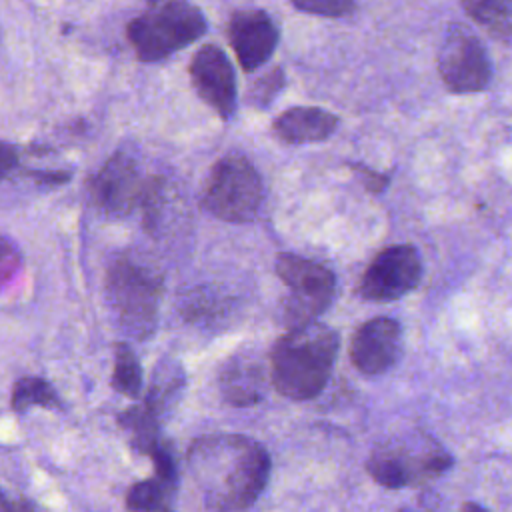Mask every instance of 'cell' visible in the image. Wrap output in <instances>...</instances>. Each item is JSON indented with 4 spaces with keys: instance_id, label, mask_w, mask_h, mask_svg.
<instances>
[{
    "instance_id": "cell-19",
    "label": "cell",
    "mask_w": 512,
    "mask_h": 512,
    "mask_svg": "<svg viewBox=\"0 0 512 512\" xmlns=\"http://www.w3.org/2000/svg\"><path fill=\"white\" fill-rule=\"evenodd\" d=\"M10 404L14 412H24L30 406L60 408V398L48 380L38 376H24L14 384Z\"/></svg>"
},
{
    "instance_id": "cell-24",
    "label": "cell",
    "mask_w": 512,
    "mask_h": 512,
    "mask_svg": "<svg viewBox=\"0 0 512 512\" xmlns=\"http://www.w3.org/2000/svg\"><path fill=\"white\" fill-rule=\"evenodd\" d=\"M18 270H20V252H18V248L6 236H0V290L10 280H14Z\"/></svg>"
},
{
    "instance_id": "cell-14",
    "label": "cell",
    "mask_w": 512,
    "mask_h": 512,
    "mask_svg": "<svg viewBox=\"0 0 512 512\" xmlns=\"http://www.w3.org/2000/svg\"><path fill=\"white\" fill-rule=\"evenodd\" d=\"M218 388L224 400L232 406L258 404L266 388L262 362L252 352H238L230 356L218 372Z\"/></svg>"
},
{
    "instance_id": "cell-28",
    "label": "cell",
    "mask_w": 512,
    "mask_h": 512,
    "mask_svg": "<svg viewBox=\"0 0 512 512\" xmlns=\"http://www.w3.org/2000/svg\"><path fill=\"white\" fill-rule=\"evenodd\" d=\"M32 176H36L40 182H46V184H62L68 180L66 172H34Z\"/></svg>"
},
{
    "instance_id": "cell-22",
    "label": "cell",
    "mask_w": 512,
    "mask_h": 512,
    "mask_svg": "<svg viewBox=\"0 0 512 512\" xmlns=\"http://www.w3.org/2000/svg\"><path fill=\"white\" fill-rule=\"evenodd\" d=\"M292 4L308 14L338 18L354 10V0H292Z\"/></svg>"
},
{
    "instance_id": "cell-23",
    "label": "cell",
    "mask_w": 512,
    "mask_h": 512,
    "mask_svg": "<svg viewBox=\"0 0 512 512\" xmlns=\"http://www.w3.org/2000/svg\"><path fill=\"white\" fill-rule=\"evenodd\" d=\"M148 456L152 458L156 478H160L166 486H170L174 490L178 484V470H176V460H174L170 448L164 446L162 442H158L156 448Z\"/></svg>"
},
{
    "instance_id": "cell-9",
    "label": "cell",
    "mask_w": 512,
    "mask_h": 512,
    "mask_svg": "<svg viewBox=\"0 0 512 512\" xmlns=\"http://www.w3.org/2000/svg\"><path fill=\"white\" fill-rule=\"evenodd\" d=\"M422 278V260L414 246H386L370 262L360 280V294L372 302H390L416 288Z\"/></svg>"
},
{
    "instance_id": "cell-16",
    "label": "cell",
    "mask_w": 512,
    "mask_h": 512,
    "mask_svg": "<svg viewBox=\"0 0 512 512\" xmlns=\"http://www.w3.org/2000/svg\"><path fill=\"white\" fill-rule=\"evenodd\" d=\"M184 370L176 360H160L152 372L144 404L162 418L184 390Z\"/></svg>"
},
{
    "instance_id": "cell-7",
    "label": "cell",
    "mask_w": 512,
    "mask_h": 512,
    "mask_svg": "<svg viewBox=\"0 0 512 512\" xmlns=\"http://www.w3.org/2000/svg\"><path fill=\"white\" fill-rule=\"evenodd\" d=\"M276 274L288 288L284 320L292 328L314 322V318L330 306L336 288V278L330 268L286 252L276 258Z\"/></svg>"
},
{
    "instance_id": "cell-31",
    "label": "cell",
    "mask_w": 512,
    "mask_h": 512,
    "mask_svg": "<svg viewBox=\"0 0 512 512\" xmlns=\"http://www.w3.org/2000/svg\"><path fill=\"white\" fill-rule=\"evenodd\" d=\"M460 512H486L482 506H478V504H472V502H468V504H464L462 506V510Z\"/></svg>"
},
{
    "instance_id": "cell-27",
    "label": "cell",
    "mask_w": 512,
    "mask_h": 512,
    "mask_svg": "<svg viewBox=\"0 0 512 512\" xmlns=\"http://www.w3.org/2000/svg\"><path fill=\"white\" fill-rule=\"evenodd\" d=\"M18 166V150L10 142H0V180Z\"/></svg>"
},
{
    "instance_id": "cell-21",
    "label": "cell",
    "mask_w": 512,
    "mask_h": 512,
    "mask_svg": "<svg viewBox=\"0 0 512 512\" xmlns=\"http://www.w3.org/2000/svg\"><path fill=\"white\" fill-rule=\"evenodd\" d=\"M174 490L160 478L136 482L126 494V508L130 512H158L166 508V500Z\"/></svg>"
},
{
    "instance_id": "cell-11",
    "label": "cell",
    "mask_w": 512,
    "mask_h": 512,
    "mask_svg": "<svg viewBox=\"0 0 512 512\" xmlns=\"http://www.w3.org/2000/svg\"><path fill=\"white\" fill-rule=\"evenodd\" d=\"M190 78L198 96L228 120L236 110L234 70L222 48L214 44L202 46L190 62Z\"/></svg>"
},
{
    "instance_id": "cell-6",
    "label": "cell",
    "mask_w": 512,
    "mask_h": 512,
    "mask_svg": "<svg viewBox=\"0 0 512 512\" xmlns=\"http://www.w3.org/2000/svg\"><path fill=\"white\" fill-rule=\"evenodd\" d=\"M262 198V178L254 164L240 154H228L212 166L202 206L220 220L240 224L256 218Z\"/></svg>"
},
{
    "instance_id": "cell-26",
    "label": "cell",
    "mask_w": 512,
    "mask_h": 512,
    "mask_svg": "<svg viewBox=\"0 0 512 512\" xmlns=\"http://www.w3.org/2000/svg\"><path fill=\"white\" fill-rule=\"evenodd\" d=\"M354 172L362 178V184L370 190V192H382L388 186V176L386 174H378L374 170H368L364 166H352Z\"/></svg>"
},
{
    "instance_id": "cell-13",
    "label": "cell",
    "mask_w": 512,
    "mask_h": 512,
    "mask_svg": "<svg viewBox=\"0 0 512 512\" xmlns=\"http://www.w3.org/2000/svg\"><path fill=\"white\" fill-rule=\"evenodd\" d=\"M228 38L242 70L252 72L266 64L278 46V26L262 10H240L232 16Z\"/></svg>"
},
{
    "instance_id": "cell-12",
    "label": "cell",
    "mask_w": 512,
    "mask_h": 512,
    "mask_svg": "<svg viewBox=\"0 0 512 512\" xmlns=\"http://www.w3.org/2000/svg\"><path fill=\"white\" fill-rule=\"evenodd\" d=\"M348 352L362 374H382L400 358L402 328L392 318H372L356 328Z\"/></svg>"
},
{
    "instance_id": "cell-30",
    "label": "cell",
    "mask_w": 512,
    "mask_h": 512,
    "mask_svg": "<svg viewBox=\"0 0 512 512\" xmlns=\"http://www.w3.org/2000/svg\"><path fill=\"white\" fill-rule=\"evenodd\" d=\"M10 508H12V502L0 490V512H10Z\"/></svg>"
},
{
    "instance_id": "cell-17",
    "label": "cell",
    "mask_w": 512,
    "mask_h": 512,
    "mask_svg": "<svg viewBox=\"0 0 512 512\" xmlns=\"http://www.w3.org/2000/svg\"><path fill=\"white\" fill-rule=\"evenodd\" d=\"M462 8L494 38L512 36V0H462Z\"/></svg>"
},
{
    "instance_id": "cell-3",
    "label": "cell",
    "mask_w": 512,
    "mask_h": 512,
    "mask_svg": "<svg viewBox=\"0 0 512 512\" xmlns=\"http://www.w3.org/2000/svg\"><path fill=\"white\" fill-rule=\"evenodd\" d=\"M106 296L128 336L146 340L154 334L162 298V278L154 268L134 256L114 258L106 272Z\"/></svg>"
},
{
    "instance_id": "cell-18",
    "label": "cell",
    "mask_w": 512,
    "mask_h": 512,
    "mask_svg": "<svg viewBox=\"0 0 512 512\" xmlns=\"http://www.w3.org/2000/svg\"><path fill=\"white\" fill-rule=\"evenodd\" d=\"M158 420L160 418L146 404L132 406L118 416L120 426L128 432L130 446L142 454H150L160 442Z\"/></svg>"
},
{
    "instance_id": "cell-25",
    "label": "cell",
    "mask_w": 512,
    "mask_h": 512,
    "mask_svg": "<svg viewBox=\"0 0 512 512\" xmlns=\"http://www.w3.org/2000/svg\"><path fill=\"white\" fill-rule=\"evenodd\" d=\"M282 84H284L282 70L276 68V70H272L270 74L262 76V78L256 82V86H254V90H252V100H256L258 106H266V104L274 98V94L282 88Z\"/></svg>"
},
{
    "instance_id": "cell-10",
    "label": "cell",
    "mask_w": 512,
    "mask_h": 512,
    "mask_svg": "<svg viewBox=\"0 0 512 512\" xmlns=\"http://www.w3.org/2000/svg\"><path fill=\"white\" fill-rule=\"evenodd\" d=\"M144 188L146 180H142L134 160L126 154H114L90 186L94 204L114 218L130 214L142 202Z\"/></svg>"
},
{
    "instance_id": "cell-2",
    "label": "cell",
    "mask_w": 512,
    "mask_h": 512,
    "mask_svg": "<svg viewBox=\"0 0 512 512\" xmlns=\"http://www.w3.org/2000/svg\"><path fill=\"white\" fill-rule=\"evenodd\" d=\"M338 334L318 322L290 328L270 350V382L290 400L318 396L330 380Z\"/></svg>"
},
{
    "instance_id": "cell-32",
    "label": "cell",
    "mask_w": 512,
    "mask_h": 512,
    "mask_svg": "<svg viewBox=\"0 0 512 512\" xmlns=\"http://www.w3.org/2000/svg\"><path fill=\"white\" fill-rule=\"evenodd\" d=\"M158 512H172V510H168V508H162V510H158Z\"/></svg>"
},
{
    "instance_id": "cell-15",
    "label": "cell",
    "mask_w": 512,
    "mask_h": 512,
    "mask_svg": "<svg viewBox=\"0 0 512 512\" xmlns=\"http://www.w3.org/2000/svg\"><path fill=\"white\" fill-rule=\"evenodd\" d=\"M336 128H338V116L316 106L288 108L272 124L274 136L290 144L326 140L328 136L334 134Z\"/></svg>"
},
{
    "instance_id": "cell-29",
    "label": "cell",
    "mask_w": 512,
    "mask_h": 512,
    "mask_svg": "<svg viewBox=\"0 0 512 512\" xmlns=\"http://www.w3.org/2000/svg\"><path fill=\"white\" fill-rule=\"evenodd\" d=\"M10 512H36V510L28 500H16V502H12Z\"/></svg>"
},
{
    "instance_id": "cell-8",
    "label": "cell",
    "mask_w": 512,
    "mask_h": 512,
    "mask_svg": "<svg viewBox=\"0 0 512 512\" xmlns=\"http://www.w3.org/2000/svg\"><path fill=\"white\" fill-rule=\"evenodd\" d=\"M438 72L450 92H480L490 84L492 64L484 44L464 26H452L438 52Z\"/></svg>"
},
{
    "instance_id": "cell-5",
    "label": "cell",
    "mask_w": 512,
    "mask_h": 512,
    "mask_svg": "<svg viewBox=\"0 0 512 512\" xmlns=\"http://www.w3.org/2000/svg\"><path fill=\"white\" fill-rule=\"evenodd\" d=\"M452 466V456L426 434H406L376 446L366 462L370 476L386 488L426 484Z\"/></svg>"
},
{
    "instance_id": "cell-1",
    "label": "cell",
    "mask_w": 512,
    "mask_h": 512,
    "mask_svg": "<svg viewBox=\"0 0 512 512\" xmlns=\"http://www.w3.org/2000/svg\"><path fill=\"white\" fill-rule=\"evenodd\" d=\"M188 466L210 512H240L252 506L270 476L266 448L240 434H210L194 440Z\"/></svg>"
},
{
    "instance_id": "cell-20",
    "label": "cell",
    "mask_w": 512,
    "mask_h": 512,
    "mask_svg": "<svg viewBox=\"0 0 512 512\" xmlns=\"http://www.w3.org/2000/svg\"><path fill=\"white\" fill-rule=\"evenodd\" d=\"M112 386L130 398H136L142 392V368L128 344H118L114 348V372Z\"/></svg>"
},
{
    "instance_id": "cell-4",
    "label": "cell",
    "mask_w": 512,
    "mask_h": 512,
    "mask_svg": "<svg viewBox=\"0 0 512 512\" xmlns=\"http://www.w3.org/2000/svg\"><path fill=\"white\" fill-rule=\"evenodd\" d=\"M206 32V18L188 0H168L134 18L128 40L142 62H158L196 42Z\"/></svg>"
}]
</instances>
